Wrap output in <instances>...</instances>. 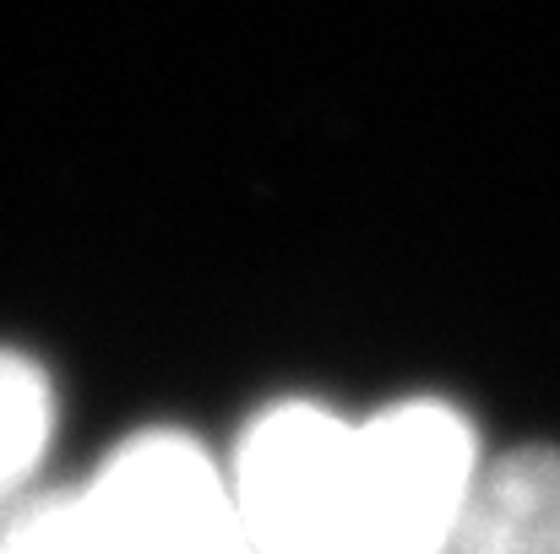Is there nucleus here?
Here are the masks:
<instances>
[{"label": "nucleus", "mask_w": 560, "mask_h": 554, "mask_svg": "<svg viewBox=\"0 0 560 554\" xmlns=\"http://www.w3.org/2000/svg\"><path fill=\"white\" fill-rule=\"evenodd\" d=\"M0 554H93L82 495L66 490V495H44V500H27L22 511H11L0 522Z\"/></svg>", "instance_id": "5"}, {"label": "nucleus", "mask_w": 560, "mask_h": 554, "mask_svg": "<svg viewBox=\"0 0 560 554\" xmlns=\"http://www.w3.org/2000/svg\"><path fill=\"white\" fill-rule=\"evenodd\" d=\"M485 473L474 424L435 397L349 419L316 554H446Z\"/></svg>", "instance_id": "1"}, {"label": "nucleus", "mask_w": 560, "mask_h": 554, "mask_svg": "<svg viewBox=\"0 0 560 554\" xmlns=\"http://www.w3.org/2000/svg\"><path fill=\"white\" fill-rule=\"evenodd\" d=\"M77 495L93 554H256L223 468L180 429L126 440Z\"/></svg>", "instance_id": "2"}, {"label": "nucleus", "mask_w": 560, "mask_h": 554, "mask_svg": "<svg viewBox=\"0 0 560 554\" xmlns=\"http://www.w3.org/2000/svg\"><path fill=\"white\" fill-rule=\"evenodd\" d=\"M446 554H560L556 446H523L485 462Z\"/></svg>", "instance_id": "3"}, {"label": "nucleus", "mask_w": 560, "mask_h": 554, "mask_svg": "<svg viewBox=\"0 0 560 554\" xmlns=\"http://www.w3.org/2000/svg\"><path fill=\"white\" fill-rule=\"evenodd\" d=\"M49 429H55L49 375L33 359L0 349V500L27 484V473L49 446Z\"/></svg>", "instance_id": "4"}]
</instances>
